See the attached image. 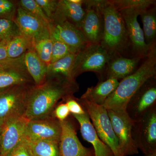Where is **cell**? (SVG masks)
<instances>
[{"instance_id": "8d00e7d4", "label": "cell", "mask_w": 156, "mask_h": 156, "mask_svg": "<svg viewBox=\"0 0 156 156\" xmlns=\"http://www.w3.org/2000/svg\"><path fill=\"white\" fill-rule=\"evenodd\" d=\"M10 40L0 42V61L5 60L8 58L7 47Z\"/></svg>"}, {"instance_id": "4316f807", "label": "cell", "mask_w": 156, "mask_h": 156, "mask_svg": "<svg viewBox=\"0 0 156 156\" xmlns=\"http://www.w3.org/2000/svg\"><path fill=\"white\" fill-rule=\"evenodd\" d=\"M34 50L42 61L48 66L51 62L52 42L50 30L33 40Z\"/></svg>"}, {"instance_id": "d4e9b609", "label": "cell", "mask_w": 156, "mask_h": 156, "mask_svg": "<svg viewBox=\"0 0 156 156\" xmlns=\"http://www.w3.org/2000/svg\"><path fill=\"white\" fill-rule=\"evenodd\" d=\"M32 49H34L33 40L21 33L11 39L8 43V58H19Z\"/></svg>"}, {"instance_id": "603a6c76", "label": "cell", "mask_w": 156, "mask_h": 156, "mask_svg": "<svg viewBox=\"0 0 156 156\" xmlns=\"http://www.w3.org/2000/svg\"><path fill=\"white\" fill-rule=\"evenodd\" d=\"M77 53H72L48 66L47 76H61L69 80L75 82L73 70Z\"/></svg>"}, {"instance_id": "4fadbf2b", "label": "cell", "mask_w": 156, "mask_h": 156, "mask_svg": "<svg viewBox=\"0 0 156 156\" xmlns=\"http://www.w3.org/2000/svg\"><path fill=\"white\" fill-rule=\"evenodd\" d=\"M29 120L23 116L11 118L0 128V156H7L25 137Z\"/></svg>"}, {"instance_id": "9c48e42d", "label": "cell", "mask_w": 156, "mask_h": 156, "mask_svg": "<svg viewBox=\"0 0 156 156\" xmlns=\"http://www.w3.org/2000/svg\"><path fill=\"white\" fill-rule=\"evenodd\" d=\"M107 111L124 156L134 155L139 153V150L132 135L134 120L129 117L126 111Z\"/></svg>"}, {"instance_id": "836d02e7", "label": "cell", "mask_w": 156, "mask_h": 156, "mask_svg": "<svg viewBox=\"0 0 156 156\" xmlns=\"http://www.w3.org/2000/svg\"><path fill=\"white\" fill-rule=\"evenodd\" d=\"M41 6L50 23L57 9L58 0H36Z\"/></svg>"}, {"instance_id": "d6a6232c", "label": "cell", "mask_w": 156, "mask_h": 156, "mask_svg": "<svg viewBox=\"0 0 156 156\" xmlns=\"http://www.w3.org/2000/svg\"><path fill=\"white\" fill-rule=\"evenodd\" d=\"M67 105L70 113L72 115H83L86 113L78 98L73 95L68 96L62 99Z\"/></svg>"}, {"instance_id": "7a4b0ae2", "label": "cell", "mask_w": 156, "mask_h": 156, "mask_svg": "<svg viewBox=\"0 0 156 156\" xmlns=\"http://www.w3.org/2000/svg\"><path fill=\"white\" fill-rule=\"evenodd\" d=\"M137 69L121 80L118 87L102 106L107 110L126 112L132 96L151 78L156 76V44L152 45L147 56Z\"/></svg>"}, {"instance_id": "44dd1931", "label": "cell", "mask_w": 156, "mask_h": 156, "mask_svg": "<svg viewBox=\"0 0 156 156\" xmlns=\"http://www.w3.org/2000/svg\"><path fill=\"white\" fill-rule=\"evenodd\" d=\"M119 83V80L114 79L98 81L95 87L88 88L80 98L89 99L96 104L102 105L108 98L116 89Z\"/></svg>"}, {"instance_id": "f1b7e54d", "label": "cell", "mask_w": 156, "mask_h": 156, "mask_svg": "<svg viewBox=\"0 0 156 156\" xmlns=\"http://www.w3.org/2000/svg\"><path fill=\"white\" fill-rule=\"evenodd\" d=\"M18 4L20 7L41 20L49 27H50V20L36 0H20L18 1Z\"/></svg>"}, {"instance_id": "e575fe53", "label": "cell", "mask_w": 156, "mask_h": 156, "mask_svg": "<svg viewBox=\"0 0 156 156\" xmlns=\"http://www.w3.org/2000/svg\"><path fill=\"white\" fill-rule=\"evenodd\" d=\"M7 156H34L26 137Z\"/></svg>"}, {"instance_id": "e0dca14e", "label": "cell", "mask_w": 156, "mask_h": 156, "mask_svg": "<svg viewBox=\"0 0 156 156\" xmlns=\"http://www.w3.org/2000/svg\"><path fill=\"white\" fill-rule=\"evenodd\" d=\"M143 59L134 57L118 56L111 58L107 65L102 77L99 81L108 79H114L119 80L134 72Z\"/></svg>"}, {"instance_id": "52a82bcc", "label": "cell", "mask_w": 156, "mask_h": 156, "mask_svg": "<svg viewBox=\"0 0 156 156\" xmlns=\"http://www.w3.org/2000/svg\"><path fill=\"white\" fill-rule=\"evenodd\" d=\"M85 14L80 30L87 44H100L103 35L104 19L100 0H83Z\"/></svg>"}, {"instance_id": "ffe728a7", "label": "cell", "mask_w": 156, "mask_h": 156, "mask_svg": "<svg viewBox=\"0 0 156 156\" xmlns=\"http://www.w3.org/2000/svg\"><path fill=\"white\" fill-rule=\"evenodd\" d=\"M83 3L73 2L71 0H58L57 9L50 23L67 21L80 29L85 14Z\"/></svg>"}, {"instance_id": "9a60e30c", "label": "cell", "mask_w": 156, "mask_h": 156, "mask_svg": "<svg viewBox=\"0 0 156 156\" xmlns=\"http://www.w3.org/2000/svg\"><path fill=\"white\" fill-rule=\"evenodd\" d=\"M61 134L60 122L53 116L29 120L26 128L25 137L29 140H52L59 143Z\"/></svg>"}, {"instance_id": "7c38bea8", "label": "cell", "mask_w": 156, "mask_h": 156, "mask_svg": "<svg viewBox=\"0 0 156 156\" xmlns=\"http://www.w3.org/2000/svg\"><path fill=\"white\" fill-rule=\"evenodd\" d=\"M24 55L0 61V89L20 84H34L26 68Z\"/></svg>"}, {"instance_id": "8fae6325", "label": "cell", "mask_w": 156, "mask_h": 156, "mask_svg": "<svg viewBox=\"0 0 156 156\" xmlns=\"http://www.w3.org/2000/svg\"><path fill=\"white\" fill-rule=\"evenodd\" d=\"M156 107V76L148 80L132 96L126 112L134 120L140 119Z\"/></svg>"}, {"instance_id": "30bf717a", "label": "cell", "mask_w": 156, "mask_h": 156, "mask_svg": "<svg viewBox=\"0 0 156 156\" xmlns=\"http://www.w3.org/2000/svg\"><path fill=\"white\" fill-rule=\"evenodd\" d=\"M141 10L125 9L120 11L126 24L130 46V57L144 59L147 56L151 47L146 44L144 34L137 17Z\"/></svg>"}, {"instance_id": "1f68e13d", "label": "cell", "mask_w": 156, "mask_h": 156, "mask_svg": "<svg viewBox=\"0 0 156 156\" xmlns=\"http://www.w3.org/2000/svg\"><path fill=\"white\" fill-rule=\"evenodd\" d=\"M18 7V1L0 0V19L14 21Z\"/></svg>"}, {"instance_id": "4dcf8cb0", "label": "cell", "mask_w": 156, "mask_h": 156, "mask_svg": "<svg viewBox=\"0 0 156 156\" xmlns=\"http://www.w3.org/2000/svg\"><path fill=\"white\" fill-rule=\"evenodd\" d=\"M21 33L14 20L0 19V42L11 40Z\"/></svg>"}, {"instance_id": "83f0119b", "label": "cell", "mask_w": 156, "mask_h": 156, "mask_svg": "<svg viewBox=\"0 0 156 156\" xmlns=\"http://www.w3.org/2000/svg\"><path fill=\"white\" fill-rule=\"evenodd\" d=\"M119 11L128 9L143 10L156 5L154 0H110Z\"/></svg>"}, {"instance_id": "5b68a950", "label": "cell", "mask_w": 156, "mask_h": 156, "mask_svg": "<svg viewBox=\"0 0 156 156\" xmlns=\"http://www.w3.org/2000/svg\"><path fill=\"white\" fill-rule=\"evenodd\" d=\"M34 85L20 84L0 89V128L11 118L23 116L29 93Z\"/></svg>"}, {"instance_id": "2e32d148", "label": "cell", "mask_w": 156, "mask_h": 156, "mask_svg": "<svg viewBox=\"0 0 156 156\" xmlns=\"http://www.w3.org/2000/svg\"><path fill=\"white\" fill-rule=\"evenodd\" d=\"M50 32L66 44L73 53H78L88 44L77 27L67 21L50 23Z\"/></svg>"}, {"instance_id": "d6986e66", "label": "cell", "mask_w": 156, "mask_h": 156, "mask_svg": "<svg viewBox=\"0 0 156 156\" xmlns=\"http://www.w3.org/2000/svg\"><path fill=\"white\" fill-rule=\"evenodd\" d=\"M21 33L33 40L49 30V27L41 20L18 5L14 19Z\"/></svg>"}, {"instance_id": "8992f818", "label": "cell", "mask_w": 156, "mask_h": 156, "mask_svg": "<svg viewBox=\"0 0 156 156\" xmlns=\"http://www.w3.org/2000/svg\"><path fill=\"white\" fill-rule=\"evenodd\" d=\"M110 59V56L100 44H88L77 53L73 76L76 80L83 73L92 72L96 73L100 80Z\"/></svg>"}, {"instance_id": "5bb4252c", "label": "cell", "mask_w": 156, "mask_h": 156, "mask_svg": "<svg viewBox=\"0 0 156 156\" xmlns=\"http://www.w3.org/2000/svg\"><path fill=\"white\" fill-rule=\"evenodd\" d=\"M60 123L61 134L59 149L61 156H95L93 148L86 147L81 143L70 120L67 119Z\"/></svg>"}, {"instance_id": "ac0fdd59", "label": "cell", "mask_w": 156, "mask_h": 156, "mask_svg": "<svg viewBox=\"0 0 156 156\" xmlns=\"http://www.w3.org/2000/svg\"><path fill=\"white\" fill-rule=\"evenodd\" d=\"M79 123L83 139L93 146L95 156H115L110 148L98 136L87 113L83 115H72Z\"/></svg>"}, {"instance_id": "484cf974", "label": "cell", "mask_w": 156, "mask_h": 156, "mask_svg": "<svg viewBox=\"0 0 156 156\" xmlns=\"http://www.w3.org/2000/svg\"><path fill=\"white\" fill-rule=\"evenodd\" d=\"M26 139L34 156H61L58 142L52 140Z\"/></svg>"}, {"instance_id": "74e56055", "label": "cell", "mask_w": 156, "mask_h": 156, "mask_svg": "<svg viewBox=\"0 0 156 156\" xmlns=\"http://www.w3.org/2000/svg\"><path fill=\"white\" fill-rule=\"evenodd\" d=\"M144 156H156V153L148 154L145 155Z\"/></svg>"}, {"instance_id": "ba28073f", "label": "cell", "mask_w": 156, "mask_h": 156, "mask_svg": "<svg viewBox=\"0 0 156 156\" xmlns=\"http://www.w3.org/2000/svg\"><path fill=\"white\" fill-rule=\"evenodd\" d=\"M132 135L138 149L145 155L156 153V107L134 121Z\"/></svg>"}, {"instance_id": "cb8c5ba5", "label": "cell", "mask_w": 156, "mask_h": 156, "mask_svg": "<svg viewBox=\"0 0 156 156\" xmlns=\"http://www.w3.org/2000/svg\"><path fill=\"white\" fill-rule=\"evenodd\" d=\"M139 16L142 21L146 44L151 47L156 43V5L140 10Z\"/></svg>"}, {"instance_id": "7402d4cb", "label": "cell", "mask_w": 156, "mask_h": 156, "mask_svg": "<svg viewBox=\"0 0 156 156\" xmlns=\"http://www.w3.org/2000/svg\"><path fill=\"white\" fill-rule=\"evenodd\" d=\"M26 68L36 86L43 83L47 76L48 66L42 61L34 49L24 54Z\"/></svg>"}, {"instance_id": "f546056e", "label": "cell", "mask_w": 156, "mask_h": 156, "mask_svg": "<svg viewBox=\"0 0 156 156\" xmlns=\"http://www.w3.org/2000/svg\"><path fill=\"white\" fill-rule=\"evenodd\" d=\"M50 34L52 42V53L50 63H53L54 62L57 61L69 54L73 53L67 45L50 32Z\"/></svg>"}, {"instance_id": "6da1fadb", "label": "cell", "mask_w": 156, "mask_h": 156, "mask_svg": "<svg viewBox=\"0 0 156 156\" xmlns=\"http://www.w3.org/2000/svg\"><path fill=\"white\" fill-rule=\"evenodd\" d=\"M79 85L61 76H47L44 82L30 91L23 117L32 120L53 116L58 101L73 95Z\"/></svg>"}, {"instance_id": "d590c367", "label": "cell", "mask_w": 156, "mask_h": 156, "mask_svg": "<svg viewBox=\"0 0 156 156\" xmlns=\"http://www.w3.org/2000/svg\"><path fill=\"white\" fill-rule=\"evenodd\" d=\"M70 114L67 105L62 100L54 109L53 116L59 122H63L67 119Z\"/></svg>"}, {"instance_id": "3957f363", "label": "cell", "mask_w": 156, "mask_h": 156, "mask_svg": "<svg viewBox=\"0 0 156 156\" xmlns=\"http://www.w3.org/2000/svg\"><path fill=\"white\" fill-rule=\"evenodd\" d=\"M104 19L103 35L100 43L111 58L130 57V46L122 14L110 0H100Z\"/></svg>"}, {"instance_id": "277c9868", "label": "cell", "mask_w": 156, "mask_h": 156, "mask_svg": "<svg viewBox=\"0 0 156 156\" xmlns=\"http://www.w3.org/2000/svg\"><path fill=\"white\" fill-rule=\"evenodd\" d=\"M89 116L98 136L112 151L115 156H124L113 129L107 110L89 99L78 98Z\"/></svg>"}]
</instances>
